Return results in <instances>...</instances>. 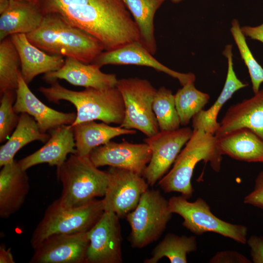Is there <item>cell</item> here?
Instances as JSON below:
<instances>
[{
	"instance_id": "obj_1",
	"label": "cell",
	"mask_w": 263,
	"mask_h": 263,
	"mask_svg": "<svg viewBox=\"0 0 263 263\" xmlns=\"http://www.w3.org/2000/svg\"><path fill=\"white\" fill-rule=\"evenodd\" d=\"M44 15L54 13L97 39L105 51L140 41L138 28L122 0H39Z\"/></svg>"
},
{
	"instance_id": "obj_2",
	"label": "cell",
	"mask_w": 263,
	"mask_h": 263,
	"mask_svg": "<svg viewBox=\"0 0 263 263\" xmlns=\"http://www.w3.org/2000/svg\"><path fill=\"white\" fill-rule=\"evenodd\" d=\"M26 35L33 44L49 54L73 57L87 64L92 63L105 51L95 38L54 13L45 14L39 27Z\"/></svg>"
},
{
	"instance_id": "obj_3",
	"label": "cell",
	"mask_w": 263,
	"mask_h": 263,
	"mask_svg": "<svg viewBox=\"0 0 263 263\" xmlns=\"http://www.w3.org/2000/svg\"><path fill=\"white\" fill-rule=\"evenodd\" d=\"M50 87H40L38 91L49 101L58 103L66 100L76 109V118L72 126L94 120L109 124L121 125L125 115L124 100L117 87L97 89L87 88L82 91H75L61 86L57 81Z\"/></svg>"
},
{
	"instance_id": "obj_4",
	"label": "cell",
	"mask_w": 263,
	"mask_h": 263,
	"mask_svg": "<svg viewBox=\"0 0 263 263\" xmlns=\"http://www.w3.org/2000/svg\"><path fill=\"white\" fill-rule=\"evenodd\" d=\"M57 179L62 186L60 197L57 199L65 207H78L104 196L110 179L107 171L98 169L89 156L71 154L56 168Z\"/></svg>"
},
{
	"instance_id": "obj_5",
	"label": "cell",
	"mask_w": 263,
	"mask_h": 263,
	"mask_svg": "<svg viewBox=\"0 0 263 263\" xmlns=\"http://www.w3.org/2000/svg\"><path fill=\"white\" fill-rule=\"evenodd\" d=\"M222 160L216 136L201 129H193L190 138L178 154L172 168L159 180L158 185L165 192H180L188 199L194 191L191 180L196 164L201 161L209 162L212 169L219 172Z\"/></svg>"
},
{
	"instance_id": "obj_6",
	"label": "cell",
	"mask_w": 263,
	"mask_h": 263,
	"mask_svg": "<svg viewBox=\"0 0 263 263\" xmlns=\"http://www.w3.org/2000/svg\"><path fill=\"white\" fill-rule=\"evenodd\" d=\"M104 212L102 200L94 199L78 207H65L57 200L46 208L43 217L35 229L31 244L35 248L49 236L89 231Z\"/></svg>"
},
{
	"instance_id": "obj_7",
	"label": "cell",
	"mask_w": 263,
	"mask_h": 263,
	"mask_svg": "<svg viewBox=\"0 0 263 263\" xmlns=\"http://www.w3.org/2000/svg\"><path fill=\"white\" fill-rule=\"evenodd\" d=\"M172 214L169 200L160 190L148 188L126 217L131 228L129 239L132 246L141 248L157 241Z\"/></svg>"
},
{
	"instance_id": "obj_8",
	"label": "cell",
	"mask_w": 263,
	"mask_h": 263,
	"mask_svg": "<svg viewBox=\"0 0 263 263\" xmlns=\"http://www.w3.org/2000/svg\"><path fill=\"white\" fill-rule=\"evenodd\" d=\"M122 96L125 115L120 127L136 129L148 137L159 131L152 109L157 90L147 80L135 78L118 80L117 86Z\"/></svg>"
},
{
	"instance_id": "obj_9",
	"label": "cell",
	"mask_w": 263,
	"mask_h": 263,
	"mask_svg": "<svg viewBox=\"0 0 263 263\" xmlns=\"http://www.w3.org/2000/svg\"><path fill=\"white\" fill-rule=\"evenodd\" d=\"M187 199L182 195L169 200L172 213L184 219L182 225L184 227L197 235L212 232L243 244L246 243L247 228L245 226L231 224L217 217L202 198H198L193 202Z\"/></svg>"
},
{
	"instance_id": "obj_10",
	"label": "cell",
	"mask_w": 263,
	"mask_h": 263,
	"mask_svg": "<svg viewBox=\"0 0 263 263\" xmlns=\"http://www.w3.org/2000/svg\"><path fill=\"white\" fill-rule=\"evenodd\" d=\"M108 171L110 182L102 199L104 211L126 218L136 207L149 185L142 175L129 170L110 167Z\"/></svg>"
},
{
	"instance_id": "obj_11",
	"label": "cell",
	"mask_w": 263,
	"mask_h": 263,
	"mask_svg": "<svg viewBox=\"0 0 263 263\" xmlns=\"http://www.w3.org/2000/svg\"><path fill=\"white\" fill-rule=\"evenodd\" d=\"M192 132L191 128L185 127L172 131H160L145 139L151 156L142 176L149 186H153L167 172Z\"/></svg>"
},
{
	"instance_id": "obj_12",
	"label": "cell",
	"mask_w": 263,
	"mask_h": 263,
	"mask_svg": "<svg viewBox=\"0 0 263 263\" xmlns=\"http://www.w3.org/2000/svg\"><path fill=\"white\" fill-rule=\"evenodd\" d=\"M119 218L104 211L98 221L88 231L89 244L86 263H121L122 238Z\"/></svg>"
},
{
	"instance_id": "obj_13",
	"label": "cell",
	"mask_w": 263,
	"mask_h": 263,
	"mask_svg": "<svg viewBox=\"0 0 263 263\" xmlns=\"http://www.w3.org/2000/svg\"><path fill=\"white\" fill-rule=\"evenodd\" d=\"M151 156V151L147 143L133 144L126 141L121 143L110 141L94 149L89 155L97 168L109 166L142 176Z\"/></svg>"
},
{
	"instance_id": "obj_14",
	"label": "cell",
	"mask_w": 263,
	"mask_h": 263,
	"mask_svg": "<svg viewBox=\"0 0 263 263\" xmlns=\"http://www.w3.org/2000/svg\"><path fill=\"white\" fill-rule=\"evenodd\" d=\"M87 232L51 235L34 248L30 263H86Z\"/></svg>"
},
{
	"instance_id": "obj_15",
	"label": "cell",
	"mask_w": 263,
	"mask_h": 263,
	"mask_svg": "<svg viewBox=\"0 0 263 263\" xmlns=\"http://www.w3.org/2000/svg\"><path fill=\"white\" fill-rule=\"evenodd\" d=\"M92 63L100 67L106 65H135L149 67L178 79L182 86L195 80V76L193 73L178 72L160 63L139 41L129 43L114 50L104 51Z\"/></svg>"
},
{
	"instance_id": "obj_16",
	"label": "cell",
	"mask_w": 263,
	"mask_h": 263,
	"mask_svg": "<svg viewBox=\"0 0 263 263\" xmlns=\"http://www.w3.org/2000/svg\"><path fill=\"white\" fill-rule=\"evenodd\" d=\"M14 109L17 113H26L33 117L41 131L46 133L65 125H71L76 118L75 113H63L46 106L31 92L19 74L18 86Z\"/></svg>"
},
{
	"instance_id": "obj_17",
	"label": "cell",
	"mask_w": 263,
	"mask_h": 263,
	"mask_svg": "<svg viewBox=\"0 0 263 263\" xmlns=\"http://www.w3.org/2000/svg\"><path fill=\"white\" fill-rule=\"evenodd\" d=\"M94 63L87 64L75 58L66 57L58 70L44 74V81L51 84L64 79L72 85L86 88L106 89L117 86L118 79L113 74H106Z\"/></svg>"
},
{
	"instance_id": "obj_18",
	"label": "cell",
	"mask_w": 263,
	"mask_h": 263,
	"mask_svg": "<svg viewBox=\"0 0 263 263\" xmlns=\"http://www.w3.org/2000/svg\"><path fill=\"white\" fill-rule=\"evenodd\" d=\"M242 128L252 131L263 139V89L229 107L214 135L219 138Z\"/></svg>"
},
{
	"instance_id": "obj_19",
	"label": "cell",
	"mask_w": 263,
	"mask_h": 263,
	"mask_svg": "<svg viewBox=\"0 0 263 263\" xmlns=\"http://www.w3.org/2000/svg\"><path fill=\"white\" fill-rule=\"evenodd\" d=\"M50 132V137L43 146L18 161L23 169L26 170L33 166L43 163L56 166L57 168L66 161L68 154L76 153L71 125H62Z\"/></svg>"
},
{
	"instance_id": "obj_20",
	"label": "cell",
	"mask_w": 263,
	"mask_h": 263,
	"mask_svg": "<svg viewBox=\"0 0 263 263\" xmlns=\"http://www.w3.org/2000/svg\"><path fill=\"white\" fill-rule=\"evenodd\" d=\"M0 171V217L7 219L22 207L29 191L26 170L18 161L1 167Z\"/></svg>"
},
{
	"instance_id": "obj_21",
	"label": "cell",
	"mask_w": 263,
	"mask_h": 263,
	"mask_svg": "<svg viewBox=\"0 0 263 263\" xmlns=\"http://www.w3.org/2000/svg\"><path fill=\"white\" fill-rule=\"evenodd\" d=\"M10 37L19 56L21 75L27 84L38 75L56 71L64 63L63 56L41 50L25 34H17Z\"/></svg>"
},
{
	"instance_id": "obj_22",
	"label": "cell",
	"mask_w": 263,
	"mask_h": 263,
	"mask_svg": "<svg viewBox=\"0 0 263 263\" xmlns=\"http://www.w3.org/2000/svg\"><path fill=\"white\" fill-rule=\"evenodd\" d=\"M0 40L17 34H27L40 25L44 15L37 3L9 0L0 13Z\"/></svg>"
},
{
	"instance_id": "obj_23",
	"label": "cell",
	"mask_w": 263,
	"mask_h": 263,
	"mask_svg": "<svg viewBox=\"0 0 263 263\" xmlns=\"http://www.w3.org/2000/svg\"><path fill=\"white\" fill-rule=\"evenodd\" d=\"M232 45L225 46L223 54L227 61V71L223 90L214 104L207 110H202L192 118L193 129H201L207 133L214 135L220 126L217 121L218 113L224 105L237 91L248 86L237 76L234 70Z\"/></svg>"
},
{
	"instance_id": "obj_24",
	"label": "cell",
	"mask_w": 263,
	"mask_h": 263,
	"mask_svg": "<svg viewBox=\"0 0 263 263\" xmlns=\"http://www.w3.org/2000/svg\"><path fill=\"white\" fill-rule=\"evenodd\" d=\"M217 145L222 155L239 161L263 163V139L248 129H238L217 138Z\"/></svg>"
},
{
	"instance_id": "obj_25",
	"label": "cell",
	"mask_w": 263,
	"mask_h": 263,
	"mask_svg": "<svg viewBox=\"0 0 263 263\" xmlns=\"http://www.w3.org/2000/svg\"><path fill=\"white\" fill-rule=\"evenodd\" d=\"M72 127L76 154L82 156H89L94 149L108 143L115 137L136 133L134 130L113 127L94 121L82 122Z\"/></svg>"
},
{
	"instance_id": "obj_26",
	"label": "cell",
	"mask_w": 263,
	"mask_h": 263,
	"mask_svg": "<svg viewBox=\"0 0 263 263\" xmlns=\"http://www.w3.org/2000/svg\"><path fill=\"white\" fill-rule=\"evenodd\" d=\"M50 134L42 132L34 118L21 113L18 124L7 141L0 148V167L12 163L16 153L34 141L46 142Z\"/></svg>"
},
{
	"instance_id": "obj_27",
	"label": "cell",
	"mask_w": 263,
	"mask_h": 263,
	"mask_svg": "<svg viewBox=\"0 0 263 263\" xmlns=\"http://www.w3.org/2000/svg\"><path fill=\"white\" fill-rule=\"evenodd\" d=\"M130 12L140 33V42L152 55L157 50L154 18L166 0H122Z\"/></svg>"
},
{
	"instance_id": "obj_28",
	"label": "cell",
	"mask_w": 263,
	"mask_h": 263,
	"mask_svg": "<svg viewBox=\"0 0 263 263\" xmlns=\"http://www.w3.org/2000/svg\"><path fill=\"white\" fill-rule=\"evenodd\" d=\"M197 249L195 237L178 236L168 233L154 247L151 257L146 259L145 263H156L164 257L171 263H187V254Z\"/></svg>"
},
{
	"instance_id": "obj_29",
	"label": "cell",
	"mask_w": 263,
	"mask_h": 263,
	"mask_svg": "<svg viewBox=\"0 0 263 263\" xmlns=\"http://www.w3.org/2000/svg\"><path fill=\"white\" fill-rule=\"evenodd\" d=\"M174 96L180 124L183 126L188 125L196 114L203 110L210 98L207 94L197 89L193 81L182 86Z\"/></svg>"
},
{
	"instance_id": "obj_30",
	"label": "cell",
	"mask_w": 263,
	"mask_h": 263,
	"mask_svg": "<svg viewBox=\"0 0 263 263\" xmlns=\"http://www.w3.org/2000/svg\"><path fill=\"white\" fill-rule=\"evenodd\" d=\"M20 61L10 36L0 43V94L16 91L18 86Z\"/></svg>"
},
{
	"instance_id": "obj_31",
	"label": "cell",
	"mask_w": 263,
	"mask_h": 263,
	"mask_svg": "<svg viewBox=\"0 0 263 263\" xmlns=\"http://www.w3.org/2000/svg\"><path fill=\"white\" fill-rule=\"evenodd\" d=\"M152 109L160 131H172L179 129L180 121L174 96L170 90L162 86L157 90Z\"/></svg>"
},
{
	"instance_id": "obj_32",
	"label": "cell",
	"mask_w": 263,
	"mask_h": 263,
	"mask_svg": "<svg viewBox=\"0 0 263 263\" xmlns=\"http://www.w3.org/2000/svg\"><path fill=\"white\" fill-rule=\"evenodd\" d=\"M238 20L232 21L230 32L238 48L241 57L246 65L251 79L254 94L260 89L263 83V68L254 57L243 34Z\"/></svg>"
},
{
	"instance_id": "obj_33",
	"label": "cell",
	"mask_w": 263,
	"mask_h": 263,
	"mask_svg": "<svg viewBox=\"0 0 263 263\" xmlns=\"http://www.w3.org/2000/svg\"><path fill=\"white\" fill-rule=\"evenodd\" d=\"M0 142H4L16 128L19 119L14 110L16 99V91L9 90L0 95Z\"/></svg>"
},
{
	"instance_id": "obj_34",
	"label": "cell",
	"mask_w": 263,
	"mask_h": 263,
	"mask_svg": "<svg viewBox=\"0 0 263 263\" xmlns=\"http://www.w3.org/2000/svg\"><path fill=\"white\" fill-rule=\"evenodd\" d=\"M244 203L263 209V170L258 174L254 189L244 197Z\"/></svg>"
},
{
	"instance_id": "obj_35",
	"label": "cell",
	"mask_w": 263,
	"mask_h": 263,
	"mask_svg": "<svg viewBox=\"0 0 263 263\" xmlns=\"http://www.w3.org/2000/svg\"><path fill=\"white\" fill-rule=\"evenodd\" d=\"M211 263H250L246 257L235 251L227 250L219 252L209 261Z\"/></svg>"
},
{
	"instance_id": "obj_36",
	"label": "cell",
	"mask_w": 263,
	"mask_h": 263,
	"mask_svg": "<svg viewBox=\"0 0 263 263\" xmlns=\"http://www.w3.org/2000/svg\"><path fill=\"white\" fill-rule=\"evenodd\" d=\"M254 263H263V237L252 235L246 241Z\"/></svg>"
},
{
	"instance_id": "obj_37",
	"label": "cell",
	"mask_w": 263,
	"mask_h": 263,
	"mask_svg": "<svg viewBox=\"0 0 263 263\" xmlns=\"http://www.w3.org/2000/svg\"><path fill=\"white\" fill-rule=\"evenodd\" d=\"M241 29L245 37L263 43V23L256 26H244Z\"/></svg>"
},
{
	"instance_id": "obj_38",
	"label": "cell",
	"mask_w": 263,
	"mask_h": 263,
	"mask_svg": "<svg viewBox=\"0 0 263 263\" xmlns=\"http://www.w3.org/2000/svg\"><path fill=\"white\" fill-rule=\"evenodd\" d=\"M10 248H6L3 244L0 245V263H15Z\"/></svg>"
},
{
	"instance_id": "obj_39",
	"label": "cell",
	"mask_w": 263,
	"mask_h": 263,
	"mask_svg": "<svg viewBox=\"0 0 263 263\" xmlns=\"http://www.w3.org/2000/svg\"><path fill=\"white\" fill-rule=\"evenodd\" d=\"M9 3V0H0V13L7 8Z\"/></svg>"
},
{
	"instance_id": "obj_40",
	"label": "cell",
	"mask_w": 263,
	"mask_h": 263,
	"mask_svg": "<svg viewBox=\"0 0 263 263\" xmlns=\"http://www.w3.org/2000/svg\"><path fill=\"white\" fill-rule=\"evenodd\" d=\"M18 0L26 1L28 2H30L38 4V2L39 0Z\"/></svg>"
},
{
	"instance_id": "obj_41",
	"label": "cell",
	"mask_w": 263,
	"mask_h": 263,
	"mask_svg": "<svg viewBox=\"0 0 263 263\" xmlns=\"http://www.w3.org/2000/svg\"><path fill=\"white\" fill-rule=\"evenodd\" d=\"M171 1L174 3H178L184 0H171Z\"/></svg>"
}]
</instances>
